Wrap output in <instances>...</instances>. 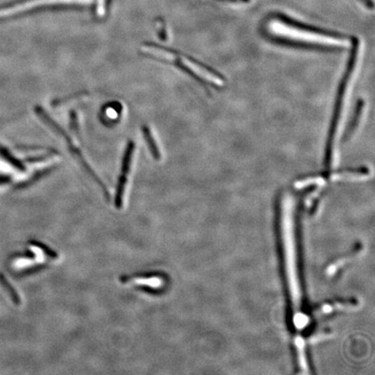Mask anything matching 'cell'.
Returning <instances> with one entry per match:
<instances>
[{"mask_svg": "<svg viewBox=\"0 0 375 375\" xmlns=\"http://www.w3.org/2000/svg\"><path fill=\"white\" fill-rule=\"evenodd\" d=\"M357 1H359L360 3H361L362 4V5H364V6H366V8L372 9L373 4H372V1H371V0H357Z\"/></svg>", "mask_w": 375, "mask_h": 375, "instance_id": "ba28073f", "label": "cell"}, {"mask_svg": "<svg viewBox=\"0 0 375 375\" xmlns=\"http://www.w3.org/2000/svg\"><path fill=\"white\" fill-rule=\"evenodd\" d=\"M142 134H143L144 139L147 142L148 148L152 152L153 158L157 159V160L161 159L162 152H161L160 146H159V143H158V140L156 138L154 133L152 132V130L147 126H144L142 129Z\"/></svg>", "mask_w": 375, "mask_h": 375, "instance_id": "277c9868", "label": "cell"}, {"mask_svg": "<svg viewBox=\"0 0 375 375\" xmlns=\"http://www.w3.org/2000/svg\"><path fill=\"white\" fill-rule=\"evenodd\" d=\"M141 51L143 54L148 55V57L172 63L207 85L215 87H222L225 85V79L221 74L185 55L155 45H145L142 46Z\"/></svg>", "mask_w": 375, "mask_h": 375, "instance_id": "7a4b0ae2", "label": "cell"}, {"mask_svg": "<svg viewBox=\"0 0 375 375\" xmlns=\"http://www.w3.org/2000/svg\"><path fill=\"white\" fill-rule=\"evenodd\" d=\"M352 52L350 60L348 63V66L346 70L344 78L342 79V84L340 85L339 91L336 98L335 106H334V111H333V119L331 122V126L329 129V134L327 137V147H326V152H325V163L326 165L329 166L332 161V156H333V145L334 142V137H335L336 131L339 124L340 118L342 115V107L344 104L345 101L346 95H347V89H348V84L351 79L352 74L354 73L356 62H357L358 53H359V47H360V42L356 39H353L352 43Z\"/></svg>", "mask_w": 375, "mask_h": 375, "instance_id": "3957f363", "label": "cell"}, {"mask_svg": "<svg viewBox=\"0 0 375 375\" xmlns=\"http://www.w3.org/2000/svg\"><path fill=\"white\" fill-rule=\"evenodd\" d=\"M223 1H231V2H238V1H241V2H245V0H223Z\"/></svg>", "mask_w": 375, "mask_h": 375, "instance_id": "9c48e42d", "label": "cell"}, {"mask_svg": "<svg viewBox=\"0 0 375 375\" xmlns=\"http://www.w3.org/2000/svg\"><path fill=\"white\" fill-rule=\"evenodd\" d=\"M105 12V0H97V13L103 16Z\"/></svg>", "mask_w": 375, "mask_h": 375, "instance_id": "52a82bcc", "label": "cell"}, {"mask_svg": "<svg viewBox=\"0 0 375 375\" xmlns=\"http://www.w3.org/2000/svg\"><path fill=\"white\" fill-rule=\"evenodd\" d=\"M0 283H1L2 286H3L4 289L9 293V295L12 297V299H14V302H17L18 298H17L15 292H13V290H12V288L11 287V286H10L9 283L5 280V278H4L3 276H1V275H0Z\"/></svg>", "mask_w": 375, "mask_h": 375, "instance_id": "8992f818", "label": "cell"}, {"mask_svg": "<svg viewBox=\"0 0 375 375\" xmlns=\"http://www.w3.org/2000/svg\"><path fill=\"white\" fill-rule=\"evenodd\" d=\"M265 30L274 40L291 46L339 49L347 48L353 43V39L349 40L348 36L308 26L278 14L267 19Z\"/></svg>", "mask_w": 375, "mask_h": 375, "instance_id": "6da1fadb", "label": "cell"}, {"mask_svg": "<svg viewBox=\"0 0 375 375\" xmlns=\"http://www.w3.org/2000/svg\"><path fill=\"white\" fill-rule=\"evenodd\" d=\"M364 103L362 100H359L357 105H356V109H355V112H354V116L352 118L351 121L349 123L348 127L347 128V130L345 131V135H344V140H347L349 138V136H351L354 130H355V128L357 127L358 124L360 122V116L361 113L363 111Z\"/></svg>", "mask_w": 375, "mask_h": 375, "instance_id": "5b68a950", "label": "cell"}]
</instances>
